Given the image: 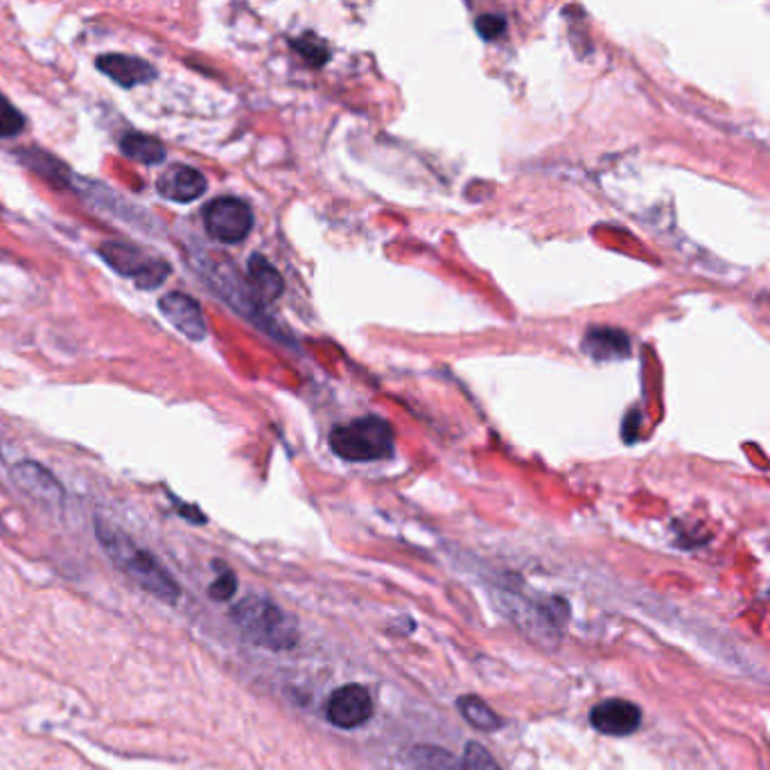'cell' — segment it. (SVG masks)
Instances as JSON below:
<instances>
[{
    "label": "cell",
    "mask_w": 770,
    "mask_h": 770,
    "mask_svg": "<svg viewBox=\"0 0 770 770\" xmlns=\"http://www.w3.org/2000/svg\"><path fill=\"white\" fill-rule=\"evenodd\" d=\"M95 534L116 568L138 588L166 603H177L181 597L177 579L151 551L138 547L123 529L107 520H95Z\"/></svg>",
    "instance_id": "cell-1"
},
{
    "label": "cell",
    "mask_w": 770,
    "mask_h": 770,
    "mask_svg": "<svg viewBox=\"0 0 770 770\" xmlns=\"http://www.w3.org/2000/svg\"><path fill=\"white\" fill-rule=\"evenodd\" d=\"M233 622L244 640L270 651H289L298 642L296 620L265 597H246L233 608Z\"/></svg>",
    "instance_id": "cell-2"
},
{
    "label": "cell",
    "mask_w": 770,
    "mask_h": 770,
    "mask_svg": "<svg viewBox=\"0 0 770 770\" xmlns=\"http://www.w3.org/2000/svg\"><path fill=\"white\" fill-rule=\"evenodd\" d=\"M330 447L344 461L369 464V461H382L393 454L395 434L387 421L365 416L346 425H337L330 432Z\"/></svg>",
    "instance_id": "cell-3"
},
{
    "label": "cell",
    "mask_w": 770,
    "mask_h": 770,
    "mask_svg": "<svg viewBox=\"0 0 770 770\" xmlns=\"http://www.w3.org/2000/svg\"><path fill=\"white\" fill-rule=\"evenodd\" d=\"M99 255L109 267H114L120 276L131 278L140 289L159 287L170 272L168 263L149 259L140 249L125 242H105L99 246Z\"/></svg>",
    "instance_id": "cell-4"
},
{
    "label": "cell",
    "mask_w": 770,
    "mask_h": 770,
    "mask_svg": "<svg viewBox=\"0 0 770 770\" xmlns=\"http://www.w3.org/2000/svg\"><path fill=\"white\" fill-rule=\"evenodd\" d=\"M201 272H203V276L209 278V283L215 287V292L222 294L224 300L233 305V310L242 313L246 319H251L259 328H265V330L272 333L270 319L261 310L259 296L251 292V287L244 285V281L238 274H233L231 265H226L222 261L220 263L207 261V263L201 265Z\"/></svg>",
    "instance_id": "cell-5"
},
{
    "label": "cell",
    "mask_w": 770,
    "mask_h": 770,
    "mask_svg": "<svg viewBox=\"0 0 770 770\" xmlns=\"http://www.w3.org/2000/svg\"><path fill=\"white\" fill-rule=\"evenodd\" d=\"M203 226L209 235L224 244L242 242L253 229V213L249 203L235 197H222L211 201L203 211Z\"/></svg>",
    "instance_id": "cell-6"
},
{
    "label": "cell",
    "mask_w": 770,
    "mask_h": 770,
    "mask_svg": "<svg viewBox=\"0 0 770 770\" xmlns=\"http://www.w3.org/2000/svg\"><path fill=\"white\" fill-rule=\"evenodd\" d=\"M328 721L341 730H355L369 724L373 716V698L362 685H344L333 692L326 705Z\"/></svg>",
    "instance_id": "cell-7"
},
{
    "label": "cell",
    "mask_w": 770,
    "mask_h": 770,
    "mask_svg": "<svg viewBox=\"0 0 770 770\" xmlns=\"http://www.w3.org/2000/svg\"><path fill=\"white\" fill-rule=\"evenodd\" d=\"M590 724L605 737H629L642 726V709L624 698H610L590 711Z\"/></svg>",
    "instance_id": "cell-8"
},
{
    "label": "cell",
    "mask_w": 770,
    "mask_h": 770,
    "mask_svg": "<svg viewBox=\"0 0 770 770\" xmlns=\"http://www.w3.org/2000/svg\"><path fill=\"white\" fill-rule=\"evenodd\" d=\"M12 482L32 499L45 506H60L66 497L57 477L34 461H21L12 468Z\"/></svg>",
    "instance_id": "cell-9"
},
{
    "label": "cell",
    "mask_w": 770,
    "mask_h": 770,
    "mask_svg": "<svg viewBox=\"0 0 770 770\" xmlns=\"http://www.w3.org/2000/svg\"><path fill=\"white\" fill-rule=\"evenodd\" d=\"M161 313L164 317L188 339L192 341H201L207 337L209 328H207V317H203L201 307L194 298H190L188 294L181 292H170L161 298Z\"/></svg>",
    "instance_id": "cell-10"
},
{
    "label": "cell",
    "mask_w": 770,
    "mask_h": 770,
    "mask_svg": "<svg viewBox=\"0 0 770 770\" xmlns=\"http://www.w3.org/2000/svg\"><path fill=\"white\" fill-rule=\"evenodd\" d=\"M157 190L161 197L177 201V203H190L207 192V179L203 175L190 166H170L157 181Z\"/></svg>",
    "instance_id": "cell-11"
},
{
    "label": "cell",
    "mask_w": 770,
    "mask_h": 770,
    "mask_svg": "<svg viewBox=\"0 0 770 770\" xmlns=\"http://www.w3.org/2000/svg\"><path fill=\"white\" fill-rule=\"evenodd\" d=\"M95 66L123 88H134L157 77V71H154L151 64L129 55H102L97 57Z\"/></svg>",
    "instance_id": "cell-12"
},
{
    "label": "cell",
    "mask_w": 770,
    "mask_h": 770,
    "mask_svg": "<svg viewBox=\"0 0 770 770\" xmlns=\"http://www.w3.org/2000/svg\"><path fill=\"white\" fill-rule=\"evenodd\" d=\"M508 610L513 614V620H516L534 640H549V642L556 640V633H553L556 620L549 618L540 605L534 608V603L525 601L523 597H513L508 601Z\"/></svg>",
    "instance_id": "cell-13"
},
{
    "label": "cell",
    "mask_w": 770,
    "mask_h": 770,
    "mask_svg": "<svg viewBox=\"0 0 770 770\" xmlns=\"http://www.w3.org/2000/svg\"><path fill=\"white\" fill-rule=\"evenodd\" d=\"M583 350L594 359H622L631 352V339L618 328H590L583 337Z\"/></svg>",
    "instance_id": "cell-14"
},
{
    "label": "cell",
    "mask_w": 770,
    "mask_h": 770,
    "mask_svg": "<svg viewBox=\"0 0 770 770\" xmlns=\"http://www.w3.org/2000/svg\"><path fill=\"white\" fill-rule=\"evenodd\" d=\"M249 285H251V292L261 300H274L285 289V283L278 270L259 253L251 255L249 261Z\"/></svg>",
    "instance_id": "cell-15"
},
{
    "label": "cell",
    "mask_w": 770,
    "mask_h": 770,
    "mask_svg": "<svg viewBox=\"0 0 770 770\" xmlns=\"http://www.w3.org/2000/svg\"><path fill=\"white\" fill-rule=\"evenodd\" d=\"M120 149L125 157L145 166H159L166 161V147L147 134H127L120 143Z\"/></svg>",
    "instance_id": "cell-16"
},
{
    "label": "cell",
    "mask_w": 770,
    "mask_h": 770,
    "mask_svg": "<svg viewBox=\"0 0 770 770\" xmlns=\"http://www.w3.org/2000/svg\"><path fill=\"white\" fill-rule=\"evenodd\" d=\"M412 770H466L464 761L441 746H416L409 752Z\"/></svg>",
    "instance_id": "cell-17"
},
{
    "label": "cell",
    "mask_w": 770,
    "mask_h": 770,
    "mask_svg": "<svg viewBox=\"0 0 770 770\" xmlns=\"http://www.w3.org/2000/svg\"><path fill=\"white\" fill-rule=\"evenodd\" d=\"M456 705H458L461 714H464L466 721H468L473 728L482 730V732H497V730L504 726V721L499 718V714L493 711L488 703H484L482 698H477V696H473V694L461 696Z\"/></svg>",
    "instance_id": "cell-18"
},
{
    "label": "cell",
    "mask_w": 770,
    "mask_h": 770,
    "mask_svg": "<svg viewBox=\"0 0 770 770\" xmlns=\"http://www.w3.org/2000/svg\"><path fill=\"white\" fill-rule=\"evenodd\" d=\"M25 127V118L14 109L12 102L0 93V138H12L21 134Z\"/></svg>",
    "instance_id": "cell-19"
},
{
    "label": "cell",
    "mask_w": 770,
    "mask_h": 770,
    "mask_svg": "<svg viewBox=\"0 0 770 770\" xmlns=\"http://www.w3.org/2000/svg\"><path fill=\"white\" fill-rule=\"evenodd\" d=\"M464 768L466 770H502L499 763L495 761V757L477 741H471L464 750Z\"/></svg>",
    "instance_id": "cell-20"
},
{
    "label": "cell",
    "mask_w": 770,
    "mask_h": 770,
    "mask_svg": "<svg viewBox=\"0 0 770 770\" xmlns=\"http://www.w3.org/2000/svg\"><path fill=\"white\" fill-rule=\"evenodd\" d=\"M294 48L298 50V53H300L307 62L315 64V66H319V64H324V62L328 60V50H326V45H324L319 39H315L313 34H305L303 39L294 41Z\"/></svg>",
    "instance_id": "cell-21"
},
{
    "label": "cell",
    "mask_w": 770,
    "mask_h": 770,
    "mask_svg": "<svg viewBox=\"0 0 770 770\" xmlns=\"http://www.w3.org/2000/svg\"><path fill=\"white\" fill-rule=\"evenodd\" d=\"M235 590H238V579H235V574H233L229 568H222L220 577L211 583V597H213L215 601H229V599H233Z\"/></svg>",
    "instance_id": "cell-22"
},
{
    "label": "cell",
    "mask_w": 770,
    "mask_h": 770,
    "mask_svg": "<svg viewBox=\"0 0 770 770\" xmlns=\"http://www.w3.org/2000/svg\"><path fill=\"white\" fill-rule=\"evenodd\" d=\"M475 28L486 41H493L506 32V19L499 14H484L477 19Z\"/></svg>",
    "instance_id": "cell-23"
}]
</instances>
